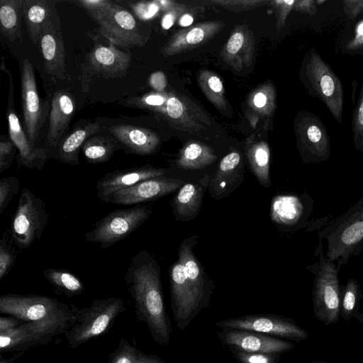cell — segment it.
Masks as SVG:
<instances>
[{"label": "cell", "mask_w": 363, "mask_h": 363, "mask_svg": "<svg viewBox=\"0 0 363 363\" xmlns=\"http://www.w3.org/2000/svg\"><path fill=\"white\" fill-rule=\"evenodd\" d=\"M124 279L133 298L138 319L146 324L155 342L167 347L172 328L164 305L160 267L157 260L147 250H140L132 257Z\"/></svg>", "instance_id": "obj_1"}, {"label": "cell", "mask_w": 363, "mask_h": 363, "mask_svg": "<svg viewBox=\"0 0 363 363\" xmlns=\"http://www.w3.org/2000/svg\"><path fill=\"white\" fill-rule=\"evenodd\" d=\"M198 236L184 239L169 269L171 308L176 326L186 330L209 305L214 283L193 252Z\"/></svg>", "instance_id": "obj_2"}, {"label": "cell", "mask_w": 363, "mask_h": 363, "mask_svg": "<svg viewBox=\"0 0 363 363\" xmlns=\"http://www.w3.org/2000/svg\"><path fill=\"white\" fill-rule=\"evenodd\" d=\"M77 308L73 305L63 303L58 309L42 319L23 323L14 328L0 333L1 351L24 352L66 333L74 323Z\"/></svg>", "instance_id": "obj_3"}, {"label": "cell", "mask_w": 363, "mask_h": 363, "mask_svg": "<svg viewBox=\"0 0 363 363\" xmlns=\"http://www.w3.org/2000/svg\"><path fill=\"white\" fill-rule=\"evenodd\" d=\"M319 235L328 241L325 257L340 269L351 257L359 255L363 250V196Z\"/></svg>", "instance_id": "obj_4"}, {"label": "cell", "mask_w": 363, "mask_h": 363, "mask_svg": "<svg viewBox=\"0 0 363 363\" xmlns=\"http://www.w3.org/2000/svg\"><path fill=\"white\" fill-rule=\"evenodd\" d=\"M301 77L308 93L320 100L341 124L344 99L342 82L315 48L310 49L303 60Z\"/></svg>", "instance_id": "obj_5"}, {"label": "cell", "mask_w": 363, "mask_h": 363, "mask_svg": "<svg viewBox=\"0 0 363 363\" xmlns=\"http://www.w3.org/2000/svg\"><path fill=\"white\" fill-rule=\"evenodd\" d=\"M320 260L307 267L314 274L312 291L313 311L317 320L326 325L336 323L340 316L342 289L338 280L340 269L336 263L325 257L323 252L322 238L319 237Z\"/></svg>", "instance_id": "obj_6"}, {"label": "cell", "mask_w": 363, "mask_h": 363, "mask_svg": "<svg viewBox=\"0 0 363 363\" xmlns=\"http://www.w3.org/2000/svg\"><path fill=\"white\" fill-rule=\"evenodd\" d=\"M124 309L119 297L96 299L88 306L77 308L74 323L65 333L69 347L77 348L103 334Z\"/></svg>", "instance_id": "obj_7"}, {"label": "cell", "mask_w": 363, "mask_h": 363, "mask_svg": "<svg viewBox=\"0 0 363 363\" xmlns=\"http://www.w3.org/2000/svg\"><path fill=\"white\" fill-rule=\"evenodd\" d=\"M151 213L149 206L140 204L113 211L96 222L84 238L88 242L99 243L102 249L108 248L136 230Z\"/></svg>", "instance_id": "obj_8"}, {"label": "cell", "mask_w": 363, "mask_h": 363, "mask_svg": "<svg viewBox=\"0 0 363 363\" xmlns=\"http://www.w3.org/2000/svg\"><path fill=\"white\" fill-rule=\"evenodd\" d=\"M48 219L45 202L28 189L23 188L12 223V235L16 245L20 249L29 248L41 237Z\"/></svg>", "instance_id": "obj_9"}, {"label": "cell", "mask_w": 363, "mask_h": 363, "mask_svg": "<svg viewBox=\"0 0 363 363\" xmlns=\"http://www.w3.org/2000/svg\"><path fill=\"white\" fill-rule=\"evenodd\" d=\"M220 329L249 330L301 342L308 338V332L290 318L274 314H252L220 320L214 323Z\"/></svg>", "instance_id": "obj_10"}, {"label": "cell", "mask_w": 363, "mask_h": 363, "mask_svg": "<svg viewBox=\"0 0 363 363\" xmlns=\"http://www.w3.org/2000/svg\"><path fill=\"white\" fill-rule=\"evenodd\" d=\"M297 147L305 163H319L330 155V140L327 128L313 113L302 111L296 118Z\"/></svg>", "instance_id": "obj_11"}, {"label": "cell", "mask_w": 363, "mask_h": 363, "mask_svg": "<svg viewBox=\"0 0 363 363\" xmlns=\"http://www.w3.org/2000/svg\"><path fill=\"white\" fill-rule=\"evenodd\" d=\"M97 24L101 35L121 48L142 47L147 39L135 17L128 10L116 4Z\"/></svg>", "instance_id": "obj_12"}, {"label": "cell", "mask_w": 363, "mask_h": 363, "mask_svg": "<svg viewBox=\"0 0 363 363\" xmlns=\"http://www.w3.org/2000/svg\"><path fill=\"white\" fill-rule=\"evenodd\" d=\"M21 89L24 126L29 141L35 146L45 116L37 89L34 69L28 59L21 65Z\"/></svg>", "instance_id": "obj_13"}, {"label": "cell", "mask_w": 363, "mask_h": 363, "mask_svg": "<svg viewBox=\"0 0 363 363\" xmlns=\"http://www.w3.org/2000/svg\"><path fill=\"white\" fill-rule=\"evenodd\" d=\"M218 336L228 350L281 354L295 347L291 341L249 330L221 329Z\"/></svg>", "instance_id": "obj_14"}, {"label": "cell", "mask_w": 363, "mask_h": 363, "mask_svg": "<svg viewBox=\"0 0 363 363\" xmlns=\"http://www.w3.org/2000/svg\"><path fill=\"white\" fill-rule=\"evenodd\" d=\"M62 303L45 296L9 294L0 296V312L26 323L46 317Z\"/></svg>", "instance_id": "obj_15"}, {"label": "cell", "mask_w": 363, "mask_h": 363, "mask_svg": "<svg viewBox=\"0 0 363 363\" xmlns=\"http://www.w3.org/2000/svg\"><path fill=\"white\" fill-rule=\"evenodd\" d=\"M184 184L183 180L165 176L152 178L115 191L104 201L118 205H138L173 193Z\"/></svg>", "instance_id": "obj_16"}, {"label": "cell", "mask_w": 363, "mask_h": 363, "mask_svg": "<svg viewBox=\"0 0 363 363\" xmlns=\"http://www.w3.org/2000/svg\"><path fill=\"white\" fill-rule=\"evenodd\" d=\"M40 45L47 73L62 79L65 74V52L57 12L43 28Z\"/></svg>", "instance_id": "obj_17"}, {"label": "cell", "mask_w": 363, "mask_h": 363, "mask_svg": "<svg viewBox=\"0 0 363 363\" xmlns=\"http://www.w3.org/2000/svg\"><path fill=\"white\" fill-rule=\"evenodd\" d=\"M10 90L7 119L9 132L11 141L18 150V162L28 168L41 169L46 162L48 155L47 150L33 146L25 133L19 118L13 109V81L10 79Z\"/></svg>", "instance_id": "obj_18"}, {"label": "cell", "mask_w": 363, "mask_h": 363, "mask_svg": "<svg viewBox=\"0 0 363 363\" xmlns=\"http://www.w3.org/2000/svg\"><path fill=\"white\" fill-rule=\"evenodd\" d=\"M165 173L164 169L150 165L108 172L96 182V194L104 201L115 191L133 186L149 179L164 177Z\"/></svg>", "instance_id": "obj_19"}, {"label": "cell", "mask_w": 363, "mask_h": 363, "mask_svg": "<svg viewBox=\"0 0 363 363\" xmlns=\"http://www.w3.org/2000/svg\"><path fill=\"white\" fill-rule=\"evenodd\" d=\"M223 26L221 21H206L178 31L163 46L161 52L170 57L200 46L211 39Z\"/></svg>", "instance_id": "obj_20"}, {"label": "cell", "mask_w": 363, "mask_h": 363, "mask_svg": "<svg viewBox=\"0 0 363 363\" xmlns=\"http://www.w3.org/2000/svg\"><path fill=\"white\" fill-rule=\"evenodd\" d=\"M255 53V37L253 33L245 24L235 27L230 38L222 48L220 55L231 67L240 71L250 67Z\"/></svg>", "instance_id": "obj_21"}, {"label": "cell", "mask_w": 363, "mask_h": 363, "mask_svg": "<svg viewBox=\"0 0 363 363\" xmlns=\"http://www.w3.org/2000/svg\"><path fill=\"white\" fill-rule=\"evenodd\" d=\"M242 179V157L238 152H232L222 159L210 179L209 193L216 199L225 197L237 187Z\"/></svg>", "instance_id": "obj_22"}, {"label": "cell", "mask_w": 363, "mask_h": 363, "mask_svg": "<svg viewBox=\"0 0 363 363\" xmlns=\"http://www.w3.org/2000/svg\"><path fill=\"white\" fill-rule=\"evenodd\" d=\"M209 182V176L204 175L197 181L184 184L179 189L172 199L174 213L177 219L187 221L198 215Z\"/></svg>", "instance_id": "obj_23"}, {"label": "cell", "mask_w": 363, "mask_h": 363, "mask_svg": "<svg viewBox=\"0 0 363 363\" xmlns=\"http://www.w3.org/2000/svg\"><path fill=\"white\" fill-rule=\"evenodd\" d=\"M75 101L70 93L65 90L56 91L51 102L49 127L47 134L48 144L55 147L74 116Z\"/></svg>", "instance_id": "obj_24"}, {"label": "cell", "mask_w": 363, "mask_h": 363, "mask_svg": "<svg viewBox=\"0 0 363 363\" xmlns=\"http://www.w3.org/2000/svg\"><path fill=\"white\" fill-rule=\"evenodd\" d=\"M111 134L132 152L153 153L160 144L159 136L152 131L130 125H116L108 128Z\"/></svg>", "instance_id": "obj_25"}, {"label": "cell", "mask_w": 363, "mask_h": 363, "mask_svg": "<svg viewBox=\"0 0 363 363\" xmlns=\"http://www.w3.org/2000/svg\"><path fill=\"white\" fill-rule=\"evenodd\" d=\"M130 60L128 53L111 45H96L89 57L90 63L96 71L111 77L124 74L130 64Z\"/></svg>", "instance_id": "obj_26"}, {"label": "cell", "mask_w": 363, "mask_h": 363, "mask_svg": "<svg viewBox=\"0 0 363 363\" xmlns=\"http://www.w3.org/2000/svg\"><path fill=\"white\" fill-rule=\"evenodd\" d=\"M162 112L177 129L194 134L205 130L199 115L182 96L169 94Z\"/></svg>", "instance_id": "obj_27"}, {"label": "cell", "mask_w": 363, "mask_h": 363, "mask_svg": "<svg viewBox=\"0 0 363 363\" xmlns=\"http://www.w3.org/2000/svg\"><path fill=\"white\" fill-rule=\"evenodd\" d=\"M56 12L51 1L24 0L23 18L33 44L37 45L40 42L43 28Z\"/></svg>", "instance_id": "obj_28"}, {"label": "cell", "mask_w": 363, "mask_h": 363, "mask_svg": "<svg viewBox=\"0 0 363 363\" xmlns=\"http://www.w3.org/2000/svg\"><path fill=\"white\" fill-rule=\"evenodd\" d=\"M276 107V91L271 84H264L254 90L247 101L246 116L255 128L260 119L269 120Z\"/></svg>", "instance_id": "obj_29"}, {"label": "cell", "mask_w": 363, "mask_h": 363, "mask_svg": "<svg viewBox=\"0 0 363 363\" xmlns=\"http://www.w3.org/2000/svg\"><path fill=\"white\" fill-rule=\"evenodd\" d=\"M306 214L300 197L294 195L274 196L271 203V217L274 222L284 225L296 224Z\"/></svg>", "instance_id": "obj_30"}, {"label": "cell", "mask_w": 363, "mask_h": 363, "mask_svg": "<svg viewBox=\"0 0 363 363\" xmlns=\"http://www.w3.org/2000/svg\"><path fill=\"white\" fill-rule=\"evenodd\" d=\"M99 130V125L91 123L75 129L58 145V159L71 165L79 164V149L90 136Z\"/></svg>", "instance_id": "obj_31"}, {"label": "cell", "mask_w": 363, "mask_h": 363, "mask_svg": "<svg viewBox=\"0 0 363 363\" xmlns=\"http://www.w3.org/2000/svg\"><path fill=\"white\" fill-rule=\"evenodd\" d=\"M24 0L0 1L1 32L10 41L21 40Z\"/></svg>", "instance_id": "obj_32"}, {"label": "cell", "mask_w": 363, "mask_h": 363, "mask_svg": "<svg viewBox=\"0 0 363 363\" xmlns=\"http://www.w3.org/2000/svg\"><path fill=\"white\" fill-rule=\"evenodd\" d=\"M216 159V155L209 146L192 142L182 149L176 164L184 169H201L213 163Z\"/></svg>", "instance_id": "obj_33"}, {"label": "cell", "mask_w": 363, "mask_h": 363, "mask_svg": "<svg viewBox=\"0 0 363 363\" xmlns=\"http://www.w3.org/2000/svg\"><path fill=\"white\" fill-rule=\"evenodd\" d=\"M250 167L259 182L264 187L272 184L270 179V151L267 143L259 141L246 147Z\"/></svg>", "instance_id": "obj_34"}, {"label": "cell", "mask_w": 363, "mask_h": 363, "mask_svg": "<svg viewBox=\"0 0 363 363\" xmlns=\"http://www.w3.org/2000/svg\"><path fill=\"white\" fill-rule=\"evenodd\" d=\"M43 275L57 291L68 297L82 294L85 290L80 279L69 272L47 268L43 272Z\"/></svg>", "instance_id": "obj_35"}, {"label": "cell", "mask_w": 363, "mask_h": 363, "mask_svg": "<svg viewBox=\"0 0 363 363\" xmlns=\"http://www.w3.org/2000/svg\"><path fill=\"white\" fill-rule=\"evenodd\" d=\"M199 84L206 98L221 112L227 108L223 84L218 76L203 70L199 76Z\"/></svg>", "instance_id": "obj_36"}, {"label": "cell", "mask_w": 363, "mask_h": 363, "mask_svg": "<svg viewBox=\"0 0 363 363\" xmlns=\"http://www.w3.org/2000/svg\"><path fill=\"white\" fill-rule=\"evenodd\" d=\"M82 150L89 162L102 163L111 157L115 150V145L107 138L93 137L84 143Z\"/></svg>", "instance_id": "obj_37"}, {"label": "cell", "mask_w": 363, "mask_h": 363, "mask_svg": "<svg viewBox=\"0 0 363 363\" xmlns=\"http://www.w3.org/2000/svg\"><path fill=\"white\" fill-rule=\"evenodd\" d=\"M361 298L362 291L359 283L354 279H349L342 289L340 306V315L344 320H350L356 318Z\"/></svg>", "instance_id": "obj_38"}, {"label": "cell", "mask_w": 363, "mask_h": 363, "mask_svg": "<svg viewBox=\"0 0 363 363\" xmlns=\"http://www.w3.org/2000/svg\"><path fill=\"white\" fill-rule=\"evenodd\" d=\"M352 140L355 148L363 152V84L353 110L352 118Z\"/></svg>", "instance_id": "obj_39"}, {"label": "cell", "mask_w": 363, "mask_h": 363, "mask_svg": "<svg viewBox=\"0 0 363 363\" xmlns=\"http://www.w3.org/2000/svg\"><path fill=\"white\" fill-rule=\"evenodd\" d=\"M145 353L122 338L116 349L110 354L108 363H137Z\"/></svg>", "instance_id": "obj_40"}, {"label": "cell", "mask_w": 363, "mask_h": 363, "mask_svg": "<svg viewBox=\"0 0 363 363\" xmlns=\"http://www.w3.org/2000/svg\"><path fill=\"white\" fill-rule=\"evenodd\" d=\"M76 4L84 8L96 23L107 16L115 6L107 0H79Z\"/></svg>", "instance_id": "obj_41"}, {"label": "cell", "mask_w": 363, "mask_h": 363, "mask_svg": "<svg viewBox=\"0 0 363 363\" xmlns=\"http://www.w3.org/2000/svg\"><path fill=\"white\" fill-rule=\"evenodd\" d=\"M229 351L239 363H279L281 358L280 354L250 352L235 349H229Z\"/></svg>", "instance_id": "obj_42"}, {"label": "cell", "mask_w": 363, "mask_h": 363, "mask_svg": "<svg viewBox=\"0 0 363 363\" xmlns=\"http://www.w3.org/2000/svg\"><path fill=\"white\" fill-rule=\"evenodd\" d=\"M19 182L17 177L12 176L1 178L0 180V213L2 214L11 199L19 190Z\"/></svg>", "instance_id": "obj_43"}, {"label": "cell", "mask_w": 363, "mask_h": 363, "mask_svg": "<svg viewBox=\"0 0 363 363\" xmlns=\"http://www.w3.org/2000/svg\"><path fill=\"white\" fill-rule=\"evenodd\" d=\"M16 257L6 241L2 238L0 242V280L5 277L14 265Z\"/></svg>", "instance_id": "obj_44"}, {"label": "cell", "mask_w": 363, "mask_h": 363, "mask_svg": "<svg viewBox=\"0 0 363 363\" xmlns=\"http://www.w3.org/2000/svg\"><path fill=\"white\" fill-rule=\"evenodd\" d=\"M131 6L135 13L143 20L155 17L161 9L158 1L137 2L132 4Z\"/></svg>", "instance_id": "obj_45"}, {"label": "cell", "mask_w": 363, "mask_h": 363, "mask_svg": "<svg viewBox=\"0 0 363 363\" xmlns=\"http://www.w3.org/2000/svg\"><path fill=\"white\" fill-rule=\"evenodd\" d=\"M220 6L233 11H242L257 6L265 1L262 0H241V1H212Z\"/></svg>", "instance_id": "obj_46"}, {"label": "cell", "mask_w": 363, "mask_h": 363, "mask_svg": "<svg viewBox=\"0 0 363 363\" xmlns=\"http://www.w3.org/2000/svg\"><path fill=\"white\" fill-rule=\"evenodd\" d=\"M15 147L12 141L0 142V173L10 167L15 156Z\"/></svg>", "instance_id": "obj_47"}, {"label": "cell", "mask_w": 363, "mask_h": 363, "mask_svg": "<svg viewBox=\"0 0 363 363\" xmlns=\"http://www.w3.org/2000/svg\"><path fill=\"white\" fill-rule=\"evenodd\" d=\"M277 11V28L281 30L285 24L286 19L289 13L293 10L294 0L291 1H274Z\"/></svg>", "instance_id": "obj_48"}, {"label": "cell", "mask_w": 363, "mask_h": 363, "mask_svg": "<svg viewBox=\"0 0 363 363\" xmlns=\"http://www.w3.org/2000/svg\"><path fill=\"white\" fill-rule=\"evenodd\" d=\"M167 96L158 93H152L142 96L138 100V104L146 108H154L161 111V107L164 106Z\"/></svg>", "instance_id": "obj_49"}, {"label": "cell", "mask_w": 363, "mask_h": 363, "mask_svg": "<svg viewBox=\"0 0 363 363\" xmlns=\"http://www.w3.org/2000/svg\"><path fill=\"white\" fill-rule=\"evenodd\" d=\"M186 7L182 4H176L170 10L167 11L163 16L161 21V26L165 30L169 29L175 23L176 20L185 12Z\"/></svg>", "instance_id": "obj_50"}, {"label": "cell", "mask_w": 363, "mask_h": 363, "mask_svg": "<svg viewBox=\"0 0 363 363\" xmlns=\"http://www.w3.org/2000/svg\"><path fill=\"white\" fill-rule=\"evenodd\" d=\"M343 10L350 20L363 12V0H342Z\"/></svg>", "instance_id": "obj_51"}, {"label": "cell", "mask_w": 363, "mask_h": 363, "mask_svg": "<svg viewBox=\"0 0 363 363\" xmlns=\"http://www.w3.org/2000/svg\"><path fill=\"white\" fill-rule=\"evenodd\" d=\"M362 48H363V20L356 25L354 35L346 45L347 50L355 51Z\"/></svg>", "instance_id": "obj_52"}, {"label": "cell", "mask_w": 363, "mask_h": 363, "mask_svg": "<svg viewBox=\"0 0 363 363\" xmlns=\"http://www.w3.org/2000/svg\"><path fill=\"white\" fill-rule=\"evenodd\" d=\"M293 10L296 12L303 13L310 16L315 15L318 11L317 4L315 0L295 1Z\"/></svg>", "instance_id": "obj_53"}, {"label": "cell", "mask_w": 363, "mask_h": 363, "mask_svg": "<svg viewBox=\"0 0 363 363\" xmlns=\"http://www.w3.org/2000/svg\"><path fill=\"white\" fill-rule=\"evenodd\" d=\"M149 84L154 90L158 92L163 91L167 86V79L164 74L162 72L152 73L150 77Z\"/></svg>", "instance_id": "obj_54"}, {"label": "cell", "mask_w": 363, "mask_h": 363, "mask_svg": "<svg viewBox=\"0 0 363 363\" xmlns=\"http://www.w3.org/2000/svg\"><path fill=\"white\" fill-rule=\"evenodd\" d=\"M23 323L24 322L19 320L12 316H1L0 333L14 328Z\"/></svg>", "instance_id": "obj_55"}, {"label": "cell", "mask_w": 363, "mask_h": 363, "mask_svg": "<svg viewBox=\"0 0 363 363\" xmlns=\"http://www.w3.org/2000/svg\"><path fill=\"white\" fill-rule=\"evenodd\" d=\"M137 363H168L155 354H144Z\"/></svg>", "instance_id": "obj_56"}, {"label": "cell", "mask_w": 363, "mask_h": 363, "mask_svg": "<svg viewBox=\"0 0 363 363\" xmlns=\"http://www.w3.org/2000/svg\"><path fill=\"white\" fill-rule=\"evenodd\" d=\"M194 21V16L190 13H184L179 18L178 23L182 27L189 26Z\"/></svg>", "instance_id": "obj_57"}, {"label": "cell", "mask_w": 363, "mask_h": 363, "mask_svg": "<svg viewBox=\"0 0 363 363\" xmlns=\"http://www.w3.org/2000/svg\"><path fill=\"white\" fill-rule=\"evenodd\" d=\"M23 352H16L12 357L9 359L1 358L0 363H14L15 360L23 354Z\"/></svg>", "instance_id": "obj_58"}, {"label": "cell", "mask_w": 363, "mask_h": 363, "mask_svg": "<svg viewBox=\"0 0 363 363\" xmlns=\"http://www.w3.org/2000/svg\"><path fill=\"white\" fill-rule=\"evenodd\" d=\"M356 319L359 323L363 324V313H358L356 316Z\"/></svg>", "instance_id": "obj_59"}, {"label": "cell", "mask_w": 363, "mask_h": 363, "mask_svg": "<svg viewBox=\"0 0 363 363\" xmlns=\"http://www.w3.org/2000/svg\"><path fill=\"white\" fill-rule=\"evenodd\" d=\"M308 363H328L327 362L323 361V360H318V361H313Z\"/></svg>", "instance_id": "obj_60"}, {"label": "cell", "mask_w": 363, "mask_h": 363, "mask_svg": "<svg viewBox=\"0 0 363 363\" xmlns=\"http://www.w3.org/2000/svg\"><path fill=\"white\" fill-rule=\"evenodd\" d=\"M315 1L316 4H318V5L321 4H323V3H325L326 1L325 0H324V1L315 0Z\"/></svg>", "instance_id": "obj_61"}]
</instances>
